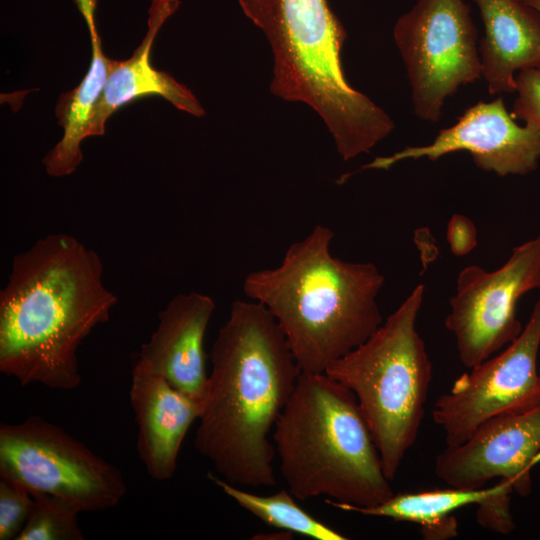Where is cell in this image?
Listing matches in <instances>:
<instances>
[{"mask_svg": "<svg viewBox=\"0 0 540 540\" xmlns=\"http://www.w3.org/2000/svg\"><path fill=\"white\" fill-rule=\"evenodd\" d=\"M511 492L506 490L494 494L478 504L477 523L487 530L509 534L515 527L510 511Z\"/></svg>", "mask_w": 540, "mask_h": 540, "instance_id": "obj_23", "label": "cell"}, {"mask_svg": "<svg viewBox=\"0 0 540 540\" xmlns=\"http://www.w3.org/2000/svg\"><path fill=\"white\" fill-rule=\"evenodd\" d=\"M209 479L228 497L266 524L316 540H345L342 533L319 521L302 509L289 490L257 495L208 473Z\"/></svg>", "mask_w": 540, "mask_h": 540, "instance_id": "obj_19", "label": "cell"}, {"mask_svg": "<svg viewBox=\"0 0 540 540\" xmlns=\"http://www.w3.org/2000/svg\"><path fill=\"white\" fill-rule=\"evenodd\" d=\"M512 490L510 481L501 479L488 488L433 489L415 493L394 494L388 500L373 507H356L326 499L325 502L338 509L357 512L366 516L385 517L394 521L417 523L426 539H449L458 533L457 520L451 515L455 510L480 504L490 496Z\"/></svg>", "mask_w": 540, "mask_h": 540, "instance_id": "obj_17", "label": "cell"}, {"mask_svg": "<svg viewBox=\"0 0 540 540\" xmlns=\"http://www.w3.org/2000/svg\"><path fill=\"white\" fill-rule=\"evenodd\" d=\"M484 25L480 60L491 95L516 92V72L540 67V12L520 0H473Z\"/></svg>", "mask_w": 540, "mask_h": 540, "instance_id": "obj_16", "label": "cell"}, {"mask_svg": "<svg viewBox=\"0 0 540 540\" xmlns=\"http://www.w3.org/2000/svg\"><path fill=\"white\" fill-rule=\"evenodd\" d=\"M180 6V0H152L148 10L147 32L132 56L125 61L114 60L102 95L94 109L87 137L101 136L109 117L127 103L147 95H158L177 109L196 117L205 110L183 84L150 63L153 42L165 23Z\"/></svg>", "mask_w": 540, "mask_h": 540, "instance_id": "obj_15", "label": "cell"}, {"mask_svg": "<svg viewBox=\"0 0 540 540\" xmlns=\"http://www.w3.org/2000/svg\"><path fill=\"white\" fill-rule=\"evenodd\" d=\"M539 453L540 405L485 420L466 441L437 455L434 472L459 488H482L492 478L506 479L513 491L527 497L532 489L530 469Z\"/></svg>", "mask_w": 540, "mask_h": 540, "instance_id": "obj_12", "label": "cell"}, {"mask_svg": "<svg viewBox=\"0 0 540 540\" xmlns=\"http://www.w3.org/2000/svg\"><path fill=\"white\" fill-rule=\"evenodd\" d=\"M129 395L138 427L139 458L154 480H169L184 437L200 417L202 402L178 391L138 360L132 368Z\"/></svg>", "mask_w": 540, "mask_h": 540, "instance_id": "obj_14", "label": "cell"}, {"mask_svg": "<svg viewBox=\"0 0 540 540\" xmlns=\"http://www.w3.org/2000/svg\"><path fill=\"white\" fill-rule=\"evenodd\" d=\"M425 286L419 284L361 345L325 373L356 396L393 481L425 414L432 363L416 329Z\"/></svg>", "mask_w": 540, "mask_h": 540, "instance_id": "obj_6", "label": "cell"}, {"mask_svg": "<svg viewBox=\"0 0 540 540\" xmlns=\"http://www.w3.org/2000/svg\"><path fill=\"white\" fill-rule=\"evenodd\" d=\"M273 441L281 475L299 500L326 496L366 508L394 495L355 394L325 372L300 373Z\"/></svg>", "mask_w": 540, "mask_h": 540, "instance_id": "obj_5", "label": "cell"}, {"mask_svg": "<svg viewBox=\"0 0 540 540\" xmlns=\"http://www.w3.org/2000/svg\"><path fill=\"white\" fill-rule=\"evenodd\" d=\"M210 359L196 450L231 484L275 486L269 434L301 373L285 334L263 304L236 300Z\"/></svg>", "mask_w": 540, "mask_h": 540, "instance_id": "obj_1", "label": "cell"}, {"mask_svg": "<svg viewBox=\"0 0 540 540\" xmlns=\"http://www.w3.org/2000/svg\"><path fill=\"white\" fill-rule=\"evenodd\" d=\"M516 93L512 116L540 131V67L518 73Z\"/></svg>", "mask_w": 540, "mask_h": 540, "instance_id": "obj_22", "label": "cell"}, {"mask_svg": "<svg viewBox=\"0 0 540 540\" xmlns=\"http://www.w3.org/2000/svg\"><path fill=\"white\" fill-rule=\"evenodd\" d=\"M520 1L532 6L533 8H535L536 10L540 12V0H520Z\"/></svg>", "mask_w": 540, "mask_h": 540, "instance_id": "obj_24", "label": "cell"}, {"mask_svg": "<svg viewBox=\"0 0 540 540\" xmlns=\"http://www.w3.org/2000/svg\"><path fill=\"white\" fill-rule=\"evenodd\" d=\"M238 1L271 45V92L313 108L344 161L368 153L394 130L391 117L347 82L341 61L347 34L327 0Z\"/></svg>", "mask_w": 540, "mask_h": 540, "instance_id": "obj_4", "label": "cell"}, {"mask_svg": "<svg viewBox=\"0 0 540 540\" xmlns=\"http://www.w3.org/2000/svg\"><path fill=\"white\" fill-rule=\"evenodd\" d=\"M540 298L519 336L499 354L461 375L434 404L432 417L447 446L466 441L492 416L540 405Z\"/></svg>", "mask_w": 540, "mask_h": 540, "instance_id": "obj_10", "label": "cell"}, {"mask_svg": "<svg viewBox=\"0 0 540 540\" xmlns=\"http://www.w3.org/2000/svg\"><path fill=\"white\" fill-rule=\"evenodd\" d=\"M102 274L100 256L65 233L15 255L0 292V371L22 386L78 387V348L118 301Z\"/></svg>", "mask_w": 540, "mask_h": 540, "instance_id": "obj_2", "label": "cell"}, {"mask_svg": "<svg viewBox=\"0 0 540 540\" xmlns=\"http://www.w3.org/2000/svg\"><path fill=\"white\" fill-rule=\"evenodd\" d=\"M393 36L421 120L439 121L446 98L482 77L477 29L464 0H418Z\"/></svg>", "mask_w": 540, "mask_h": 540, "instance_id": "obj_8", "label": "cell"}, {"mask_svg": "<svg viewBox=\"0 0 540 540\" xmlns=\"http://www.w3.org/2000/svg\"><path fill=\"white\" fill-rule=\"evenodd\" d=\"M0 477L30 493L61 498L81 512L114 507L127 490L116 466L37 415L1 425Z\"/></svg>", "mask_w": 540, "mask_h": 540, "instance_id": "obj_7", "label": "cell"}, {"mask_svg": "<svg viewBox=\"0 0 540 540\" xmlns=\"http://www.w3.org/2000/svg\"><path fill=\"white\" fill-rule=\"evenodd\" d=\"M34 505L16 540H83L78 524L81 511L69 502L43 493H31Z\"/></svg>", "mask_w": 540, "mask_h": 540, "instance_id": "obj_20", "label": "cell"}, {"mask_svg": "<svg viewBox=\"0 0 540 540\" xmlns=\"http://www.w3.org/2000/svg\"><path fill=\"white\" fill-rule=\"evenodd\" d=\"M215 310L199 292L176 295L158 314L159 324L136 360L172 387L202 402L208 381L204 337Z\"/></svg>", "mask_w": 540, "mask_h": 540, "instance_id": "obj_13", "label": "cell"}, {"mask_svg": "<svg viewBox=\"0 0 540 540\" xmlns=\"http://www.w3.org/2000/svg\"><path fill=\"white\" fill-rule=\"evenodd\" d=\"M87 26L92 44L89 70L77 87L59 96L55 113L64 133L42 160L47 174L52 177L70 175L81 163L83 156L80 145L87 138L94 109L114 61L103 53L95 22H89Z\"/></svg>", "mask_w": 540, "mask_h": 540, "instance_id": "obj_18", "label": "cell"}, {"mask_svg": "<svg viewBox=\"0 0 540 540\" xmlns=\"http://www.w3.org/2000/svg\"><path fill=\"white\" fill-rule=\"evenodd\" d=\"M539 373H540V365H539Z\"/></svg>", "mask_w": 540, "mask_h": 540, "instance_id": "obj_25", "label": "cell"}, {"mask_svg": "<svg viewBox=\"0 0 540 540\" xmlns=\"http://www.w3.org/2000/svg\"><path fill=\"white\" fill-rule=\"evenodd\" d=\"M540 288V235L512 249L497 270L463 268L450 299L446 328L453 333L459 359L472 368L510 344L522 332L516 304Z\"/></svg>", "mask_w": 540, "mask_h": 540, "instance_id": "obj_9", "label": "cell"}, {"mask_svg": "<svg viewBox=\"0 0 540 540\" xmlns=\"http://www.w3.org/2000/svg\"><path fill=\"white\" fill-rule=\"evenodd\" d=\"M33 505L34 498L25 487L0 477V540L17 539Z\"/></svg>", "mask_w": 540, "mask_h": 540, "instance_id": "obj_21", "label": "cell"}, {"mask_svg": "<svg viewBox=\"0 0 540 540\" xmlns=\"http://www.w3.org/2000/svg\"><path fill=\"white\" fill-rule=\"evenodd\" d=\"M334 232L316 225L275 268L250 272L247 298L273 315L301 372L324 373L383 323L377 297L385 278L371 262L334 257Z\"/></svg>", "mask_w": 540, "mask_h": 540, "instance_id": "obj_3", "label": "cell"}, {"mask_svg": "<svg viewBox=\"0 0 540 540\" xmlns=\"http://www.w3.org/2000/svg\"><path fill=\"white\" fill-rule=\"evenodd\" d=\"M467 151L477 167L499 176L526 175L540 159V131L532 124L518 125L501 97L469 107L451 127L439 131L429 145L408 146L377 157L361 169H389L406 159L440 157Z\"/></svg>", "mask_w": 540, "mask_h": 540, "instance_id": "obj_11", "label": "cell"}]
</instances>
